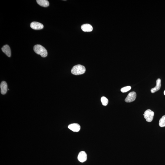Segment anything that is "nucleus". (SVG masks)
Instances as JSON below:
<instances>
[{
	"label": "nucleus",
	"mask_w": 165,
	"mask_h": 165,
	"mask_svg": "<svg viewBox=\"0 0 165 165\" xmlns=\"http://www.w3.org/2000/svg\"><path fill=\"white\" fill-rule=\"evenodd\" d=\"M33 50L35 53L40 55L42 57H46L48 55V52L44 47L40 45H35Z\"/></svg>",
	"instance_id": "f257e3e1"
},
{
	"label": "nucleus",
	"mask_w": 165,
	"mask_h": 165,
	"mask_svg": "<svg viewBox=\"0 0 165 165\" xmlns=\"http://www.w3.org/2000/svg\"><path fill=\"white\" fill-rule=\"evenodd\" d=\"M86 71V68L83 65H75L72 69L71 72L72 74L76 75L82 74Z\"/></svg>",
	"instance_id": "f03ea898"
},
{
	"label": "nucleus",
	"mask_w": 165,
	"mask_h": 165,
	"mask_svg": "<svg viewBox=\"0 0 165 165\" xmlns=\"http://www.w3.org/2000/svg\"><path fill=\"white\" fill-rule=\"evenodd\" d=\"M143 115L146 121L151 122L153 120V116H154V113L150 109H148L144 113Z\"/></svg>",
	"instance_id": "7ed1b4c3"
},
{
	"label": "nucleus",
	"mask_w": 165,
	"mask_h": 165,
	"mask_svg": "<svg viewBox=\"0 0 165 165\" xmlns=\"http://www.w3.org/2000/svg\"><path fill=\"white\" fill-rule=\"evenodd\" d=\"M136 97V92H131L125 99V102H133L135 100Z\"/></svg>",
	"instance_id": "20e7f679"
},
{
	"label": "nucleus",
	"mask_w": 165,
	"mask_h": 165,
	"mask_svg": "<svg viewBox=\"0 0 165 165\" xmlns=\"http://www.w3.org/2000/svg\"><path fill=\"white\" fill-rule=\"evenodd\" d=\"M87 155L85 151H81L79 152L78 155V159L79 161L83 163L87 160Z\"/></svg>",
	"instance_id": "39448f33"
},
{
	"label": "nucleus",
	"mask_w": 165,
	"mask_h": 165,
	"mask_svg": "<svg viewBox=\"0 0 165 165\" xmlns=\"http://www.w3.org/2000/svg\"><path fill=\"white\" fill-rule=\"evenodd\" d=\"M30 27L33 29L40 30L44 28V25L40 23L34 22L31 23Z\"/></svg>",
	"instance_id": "423d86ee"
},
{
	"label": "nucleus",
	"mask_w": 165,
	"mask_h": 165,
	"mask_svg": "<svg viewBox=\"0 0 165 165\" xmlns=\"http://www.w3.org/2000/svg\"><path fill=\"white\" fill-rule=\"evenodd\" d=\"M68 128L74 132H79L80 129V126L79 124L73 123L71 124L68 127Z\"/></svg>",
	"instance_id": "0eeeda50"
},
{
	"label": "nucleus",
	"mask_w": 165,
	"mask_h": 165,
	"mask_svg": "<svg viewBox=\"0 0 165 165\" xmlns=\"http://www.w3.org/2000/svg\"><path fill=\"white\" fill-rule=\"evenodd\" d=\"M0 87L1 88V93L2 95H5L8 90V85L6 82L3 81L1 82Z\"/></svg>",
	"instance_id": "6e6552de"
},
{
	"label": "nucleus",
	"mask_w": 165,
	"mask_h": 165,
	"mask_svg": "<svg viewBox=\"0 0 165 165\" xmlns=\"http://www.w3.org/2000/svg\"><path fill=\"white\" fill-rule=\"evenodd\" d=\"M82 30L85 32H91L93 30V27L89 24H85L82 25L81 27Z\"/></svg>",
	"instance_id": "1a4fd4ad"
},
{
	"label": "nucleus",
	"mask_w": 165,
	"mask_h": 165,
	"mask_svg": "<svg viewBox=\"0 0 165 165\" xmlns=\"http://www.w3.org/2000/svg\"><path fill=\"white\" fill-rule=\"evenodd\" d=\"M156 85L155 87L151 90V92L152 93H154L155 92L157 91L160 89L161 84V80L158 78L156 81Z\"/></svg>",
	"instance_id": "9d476101"
},
{
	"label": "nucleus",
	"mask_w": 165,
	"mask_h": 165,
	"mask_svg": "<svg viewBox=\"0 0 165 165\" xmlns=\"http://www.w3.org/2000/svg\"><path fill=\"white\" fill-rule=\"evenodd\" d=\"M2 52L8 57L11 56V52L10 48L9 45H6L2 48Z\"/></svg>",
	"instance_id": "9b49d317"
},
{
	"label": "nucleus",
	"mask_w": 165,
	"mask_h": 165,
	"mask_svg": "<svg viewBox=\"0 0 165 165\" xmlns=\"http://www.w3.org/2000/svg\"><path fill=\"white\" fill-rule=\"evenodd\" d=\"M36 2L38 5L42 7H47L49 5V2L47 0H37Z\"/></svg>",
	"instance_id": "f8f14e48"
},
{
	"label": "nucleus",
	"mask_w": 165,
	"mask_h": 165,
	"mask_svg": "<svg viewBox=\"0 0 165 165\" xmlns=\"http://www.w3.org/2000/svg\"><path fill=\"white\" fill-rule=\"evenodd\" d=\"M159 126L161 127H165V115L163 116L159 120Z\"/></svg>",
	"instance_id": "ddd939ff"
},
{
	"label": "nucleus",
	"mask_w": 165,
	"mask_h": 165,
	"mask_svg": "<svg viewBox=\"0 0 165 165\" xmlns=\"http://www.w3.org/2000/svg\"><path fill=\"white\" fill-rule=\"evenodd\" d=\"M101 100L102 105L104 106H106L108 103V99L105 97H102L101 98Z\"/></svg>",
	"instance_id": "4468645a"
},
{
	"label": "nucleus",
	"mask_w": 165,
	"mask_h": 165,
	"mask_svg": "<svg viewBox=\"0 0 165 165\" xmlns=\"http://www.w3.org/2000/svg\"><path fill=\"white\" fill-rule=\"evenodd\" d=\"M131 89V87L130 86H127L125 87H124L122 88L120 90L123 93H125L127 92H128L129 91H130Z\"/></svg>",
	"instance_id": "2eb2a0df"
},
{
	"label": "nucleus",
	"mask_w": 165,
	"mask_h": 165,
	"mask_svg": "<svg viewBox=\"0 0 165 165\" xmlns=\"http://www.w3.org/2000/svg\"><path fill=\"white\" fill-rule=\"evenodd\" d=\"M164 95H165V90L164 91Z\"/></svg>",
	"instance_id": "dca6fc26"
}]
</instances>
